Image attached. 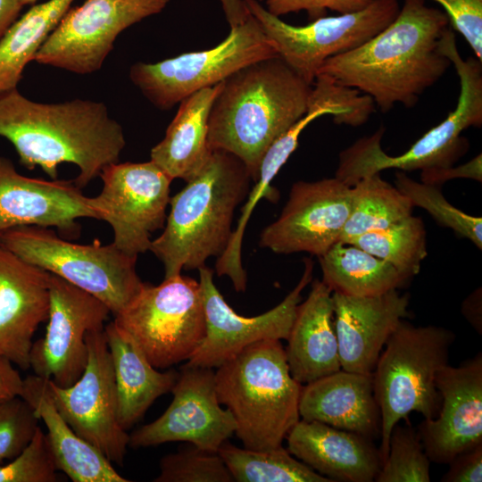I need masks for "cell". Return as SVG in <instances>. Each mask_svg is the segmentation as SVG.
<instances>
[{
    "mask_svg": "<svg viewBox=\"0 0 482 482\" xmlns=\"http://www.w3.org/2000/svg\"><path fill=\"white\" fill-rule=\"evenodd\" d=\"M445 12L425 0H404L395 20L357 48L325 61L317 75L371 97L382 112L396 104L413 107L452 65L441 40Z\"/></svg>",
    "mask_w": 482,
    "mask_h": 482,
    "instance_id": "cell-1",
    "label": "cell"
},
{
    "mask_svg": "<svg viewBox=\"0 0 482 482\" xmlns=\"http://www.w3.org/2000/svg\"><path fill=\"white\" fill-rule=\"evenodd\" d=\"M0 137L12 143L21 165L39 166L52 179L58 165L75 164L79 172L74 182L80 188L119 162L126 145L121 126L104 103H39L18 88L0 94Z\"/></svg>",
    "mask_w": 482,
    "mask_h": 482,
    "instance_id": "cell-2",
    "label": "cell"
},
{
    "mask_svg": "<svg viewBox=\"0 0 482 482\" xmlns=\"http://www.w3.org/2000/svg\"><path fill=\"white\" fill-rule=\"evenodd\" d=\"M312 87L278 55L237 71L211 107L210 148L236 155L255 181L269 147L306 114Z\"/></svg>",
    "mask_w": 482,
    "mask_h": 482,
    "instance_id": "cell-3",
    "label": "cell"
},
{
    "mask_svg": "<svg viewBox=\"0 0 482 482\" xmlns=\"http://www.w3.org/2000/svg\"><path fill=\"white\" fill-rule=\"evenodd\" d=\"M252 177L236 155L212 150L204 168L170 197L162 233L150 251L163 263L164 278L199 270L220 257L232 236L235 210L247 196Z\"/></svg>",
    "mask_w": 482,
    "mask_h": 482,
    "instance_id": "cell-4",
    "label": "cell"
},
{
    "mask_svg": "<svg viewBox=\"0 0 482 482\" xmlns=\"http://www.w3.org/2000/svg\"><path fill=\"white\" fill-rule=\"evenodd\" d=\"M216 369L219 402L232 413L244 447L282 445L300 420L303 385L291 376L280 340L255 342Z\"/></svg>",
    "mask_w": 482,
    "mask_h": 482,
    "instance_id": "cell-5",
    "label": "cell"
},
{
    "mask_svg": "<svg viewBox=\"0 0 482 482\" xmlns=\"http://www.w3.org/2000/svg\"><path fill=\"white\" fill-rule=\"evenodd\" d=\"M441 49L460 79L461 92L455 109L396 156L388 155L381 147L384 128L356 140L340 153L337 179L352 187L362 178L384 170L411 171L449 167L466 153L468 142L461 132L482 125V62L476 57L462 59L452 28L443 35Z\"/></svg>",
    "mask_w": 482,
    "mask_h": 482,
    "instance_id": "cell-6",
    "label": "cell"
},
{
    "mask_svg": "<svg viewBox=\"0 0 482 482\" xmlns=\"http://www.w3.org/2000/svg\"><path fill=\"white\" fill-rule=\"evenodd\" d=\"M454 339L455 335L443 327H416L403 319L386 342L372 372L383 461L395 424L412 411L427 420L438 415L441 396L436 377L448 364Z\"/></svg>",
    "mask_w": 482,
    "mask_h": 482,
    "instance_id": "cell-7",
    "label": "cell"
},
{
    "mask_svg": "<svg viewBox=\"0 0 482 482\" xmlns=\"http://www.w3.org/2000/svg\"><path fill=\"white\" fill-rule=\"evenodd\" d=\"M220 2L230 32L219 45L130 67L132 83L158 109H171L189 95L224 81L251 63L278 56L244 0Z\"/></svg>",
    "mask_w": 482,
    "mask_h": 482,
    "instance_id": "cell-8",
    "label": "cell"
},
{
    "mask_svg": "<svg viewBox=\"0 0 482 482\" xmlns=\"http://www.w3.org/2000/svg\"><path fill=\"white\" fill-rule=\"evenodd\" d=\"M0 246L57 275L101 300L115 316L136 296L144 282L136 256L112 243H71L48 228L25 225L0 232Z\"/></svg>",
    "mask_w": 482,
    "mask_h": 482,
    "instance_id": "cell-9",
    "label": "cell"
},
{
    "mask_svg": "<svg viewBox=\"0 0 482 482\" xmlns=\"http://www.w3.org/2000/svg\"><path fill=\"white\" fill-rule=\"evenodd\" d=\"M113 322L156 369L187 361L205 336L199 281L181 274L154 286L143 283Z\"/></svg>",
    "mask_w": 482,
    "mask_h": 482,
    "instance_id": "cell-10",
    "label": "cell"
},
{
    "mask_svg": "<svg viewBox=\"0 0 482 482\" xmlns=\"http://www.w3.org/2000/svg\"><path fill=\"white\" fill-rule=\"evenodd\" d=\"M278 55L312 85L326 60L359 47L386 28L400 11L398 0H371L364 8L294 26L270 14L257 0H244Z\"/></svg>",
    "mask_w": 482,
    "mask_h": 482,
    "instance_id": "cell-11",
    "label": "cell"
},
{
    "mask_svg": "<svg viewBox=\"0 0 482 482\" xmlns=\"http://www.w3.org/2000/svg\"><path fill=\"white\" fill-rule=\"evenodd\" d=\"M99 177L102 191L88 197V204L96 220L112 227V244L137 257L150 249L152 233L164 227L173 179L151 160L113 162L105 166Z\"/></svg>",
    "mask_w": 482,
    "mask_h": 482,
    "instance_id": "cell-12",
    "label": "cell"
},
{
    "mask_svg": "<svg viewBox=\"0 0 482 482\" xmlns=\"http://www.w3.org/2000/svg\"><path fill=\"white\" fill-rule=\"evenodd\" d=\"M170 0H85L70 8L35 55L39 64L86 75L101 69L117 37Z\"/></svg>",
    "mask_w": 482,
    "mask_h": 482,
    "instance_id": "cell-13",
    "label": "cell"
},
{
    "mask_svg": "<svg viewBox=\"0 0 482 482\" xmlns=\"http://www.w3.org/2000/svg\"><path fill=\"white\" fill-rule=\"evenodd\" d=\"M86 342L87 361L80 378L66 387L46 379L47 391L60 414L80 437L112 463L122 465L129 435L118 420L113 367L104 328L88 332Z\"/></svg>",
    "mask_w": 482,
    "mask_h": 482,
    "instance_id": "cell-14",
    "label": "cell"
},
{
    "mask_svg": "<svg viewBox=\"0 0 482 482\" xmlns=\"http://www.w3.org/2000/svg\"><path fill=\"white\" fill-rule=\"evenodd\" d=\"M49 300L46 331L33 342L29 368L34 375L66 387L85 370L87 334L103 329L111 311L93 295L51 272Z\"/></svg>",
    "mask_w": 482,
    "mask_h": 482,
    "instance_id": "cell-15",
    "label": "cell"
},
{
    "mask_svg": "<svg viewBox=\"0 0 482 482\" xmlns=\"http://www.w3.org/2000/svg\"><path fill=\"white\" fill-rule=\"evenodd\" d=\"M199 284L205 315V336L187 361V366L218 368L248 345L266 339H286L294 322L302 291L312 282L313 262L304 259L303 273L289 294L270 311L254 317L238 315L213 282V271L199 270Z\"/></svg>",
    "mask_w": 482,
    "mask_h": 482,
    "instance_id": "cell-16",
    "label": "cell"
},
{
    "mask_svg": "<svg viewBox=\"0 0 482 482\" xmlns=\"http://www.w3.org/2000/svg\"><path fill=\"white\" fill-rule=\"evenodd\" d=\"M170 392L173 399L166 411L129 435V446L184 442L218 452L235 435L236 420L220 406L212 368L184 365Z\"/></svg>",
    "mask_w": 482,
    "mask_h": 482,
    "instance_id": "cell-17",
    "label": "cell"
},
{
    "mask_svg": "<svg viewBox=\"0 0 482 482\" xmlns=\"http://www.w3.org/2000/svg\"><path fill=\"white\" fill-rule=\"evenodd\" d=\"M352 195V187L336 177L294 183L279 217L262 231L260 245L276 253L323 255L340 241Z\"/></svg>",
    "mask_w": 482,
    "mask_h": 482,
    "instance_id": "cell-18",
    "label": "cell"
},
{
    "mask_svg": "<svg viewBox=\"0 0 482 482\" xmlns=\"http://www.w3.org/2000/svg\"><path fill=\"white\" fill-rule=\"evenodd\" d=\"M441 396L438 415L424 419L418 434L429 461L448 464L458 454L482 445V354L458 367L446 364L436 374Z\"/></svg>",
    "mask_w": 482,
    "mask_h": 482,
    "instance_id": "cell-19",
    "label": "cell"
},
{
    "mask_svg": "<svg viewBox=\"0 0 482 482\" xmlns=\"http://www.w3.org/2000/svg\"><path fill=\"white\" fill-rule=\"evenodd\" d=\"M80 218L96 219V214L74 180L24 176L0 155V232L35 225L75 234Z\"/></svg>",
    "mask_w": 482,
    "mask_h": 482,
    "instance_id": "cell-20",
    "label": "cell"
},
{
    "mask_svg": "<svg viewBox=\"0 0 482 482\" xmlns=\"http://www.w3.org/2000/svg\"><path fill=\"white\" fill-rule=\"evenodd\" d=\"M50 272L0 246V354L29 369L32 338L49 314Z\"/></svg>",
    "mask_w": 482,
    "mask_h": 482,
    "instance_id": "cell-21",
    "label": "cell"
},
{
    "mask_svg": "<svg viewBox=\"0 0 482 482\" xmlns=\"http://www.w3.org/2000/svg\"><path fill=\"white\" fill-rule=\"evenodd\" d=\"M341 369L372 374L380 353L402 320L410 296L397 289L369 296L332 293Z\"/></svg>",
    "mask_w": 482,
    "mask_h": 482,
    "instance_id": "cell-22",
    "label": "cell"
},
{
    "mask_svg": "<svg viewBox=\"0 0 482 482\" xmlns=\"http://www.w3.org/2000/svg\"><path fill=\"white\" fill-rule=\"evenodd\" d=\"M286 439L291 454L331 482H372L383 463L373 440L318 421L300 419Z\"/></svg>",
    "mask_w": 482,
    "mask_h": 482,
    "instance_id": "cell-23",
    "label": "cell"
},
{
    "mask_svg": "<svg viewBox=\"0 0 482 482\" xmlns=\"http://www.w3.org/2000/svg\"><path fill=\"white\" fill-rule=\"evenodd\" d=\"M300 419L318 421L374 440L380 437V411L372 374L339 370L302 386Z\"/></svg>",
    "mask_w": 482,
    "mask_h": 482,
    "instance_id": "cell-24",
    "label": "cell"
},
{
    "mask_svg": "<svg viewBox=\"0 0 482 482\" xmlns=\"http://www.w3.org/2000/svg\"><path fill=\"white\" fill-rule=\"evenodd\" d=\"M285 349L289 371L302 385L341 370L331 289L314 279L296 308Z\"/></svg>",
    "mask_w": 482,
    "mask_h": 482,
    "instance_id": "cell-25",
    "label": "cell"
},
{
    "mask_svg": "<svg viewBox=\"0 0 482 482\" xmlns=\"http://www.w3.org/2000/svg\"><path fill=\"white\" fill-rule=\"evenodd\" d=\"M22 397L47 429L46 440L58 470L73 482H128L94 445L80 437L54 404L46 380L36 375L23 379Z\"/></svg>",
    "mask_w": 482,
    "mask_h": 482,
    "instance_id": "cell-26",
    "label": "cell"
},
{
    "mask_svg": "<svg viewBox=\"0 0 482 482\" xmlns=\"http://www.w3.org/2000/svg\"><path fill=\"white\" fill-rule=\"evenodd\" d=\"M104 331L113 367L118 420L127 431L158 397L171 391L179 371H158L134 340L113 321L104 326Z\"/></svg>",
    "mask_w": 482,
    "mask_h": 482,
    "instance_id": "cell-27",
    "label": "cell"
},
{
    "mask_svg": "<svg viewBox=\"0 0 482 482\" xmlns=\"http://www.w3.org/2000/svg\"><path fill=\"white\" fill-rule=\"evenodd\" d=\"M222 85L223 81L184 98L165 137L152 148L151 161L172 179L189 181L209 160L212 154L208 144L209 115Z\"/></svg>",
    "mask_w": 482,
    "mask_h": 482,
    "instance_id": "cell-28",
    "label": "cell"
},
{
    "mask_svg": "<svg viewBox=\"0 0 482 482\" xmlns=\"http://www.w3.org/2000/svg\"><path fill=\"white\" fill-rule=\"evenodd\" d=\"M332 109L326 106H314L308 109L306 114L278 137L265 153L260 166L256 184L248 195L247 202L242 208V214L228 246L217 259L216 272L219 276H228L237 292L246 288V273L242 265L241 250L245 229L253 210L262 197L271 201L278 200V191L270 186L273 178L286 163L298 145L302 131L314 120L325 114H332Z\"/></svg>",
    "mask_w": 482,
    "mask_h": 482,
    "instance_id": "cell-29",
    "label": "cell"
},
{
    "mask_svg": "<svg viewBox=\"0 0 482 482\" xmlns=\"http://www.w3.org/2000/svg\"><path fill=\"white\" fill-rule=\"evenodd\" d=\"M318 258L322 281L332 293L377 295L398 289L408 280L390 263L341 241Z\"/></svg>",
    "mask_w": 482,
    "mask_h": 482,
    "instance_id": "cell-30",
    "label": "cell"
},
{
    "mask_svg": "<svg viewBox=\"0 0 482 482\" xmlns=\"http://www.w3.org/2000/svg\"><path fill=\"white\" fill-rule=\"evenodd\" d=\"M75 0L33 4L0 38V94L17 88L27 64Z\"/></svg>",
    "mask_w": 482,
    "mask_h": 482,
    "instance_id": "cell-31",
    "label": "cell"
},
{
    "mask_svg": "<svg viewBox=\"0 0 482 482\" xmlns=\"http://www.w3.org/2000/svg\"><path fill=\"white\" fill-rule=\"evenodd\" d=\"M352 209L340 241L386 229L412 214L410 199L380 173L362 178L352 186Z\"/></svg>",
    "mask_w": 482,
    "mask_h": 482,
    "instance_id": "cell-32",
    "label": "cell"
},
{
    "mask_svg": "<svg viewBox=\"0 0 482 482\" xmlns=\"http://www.w3.org/2000/svg\"><path fill=\"white\" fill-rule=\"evenodd\" d=\"M234 481L331 482L295 458L282 445L267 450L240 448L229 441L219 448Z\"/></svg>",
    "mask_w": 482,
    "mask_h": 482,
    "instance_id": "cell-33",
    "label": "cell"
},
{
    "mask_svg": "<svg viewBox=\"0 0 482 482\" xmlns=\"http://www.w3.org/2000/svg\"><path fill=\"white\" fill-rule=\"evenodd\" d=\"M343 243L360 247L390 263L406 279L420 272L428 255L423 220L412 214L386 229L367 232Z\"/></svg>",
    "mask_w": 482,
    "mask_h": 482,
    "instance_id": "cell-34",
    "label": "cell"
},
{
    "mask_svg": "<svg viewBox=\"0 0 482 482\" xmlns=\"http://www.w3.org/2000/svg\"><path fill=\"white\" fill-rule=\"evenodd\" d=\"M395 186L410 199L413 207L424 209L438 224L453 229L482 249L481 217L461 211L445 199L439 187L418 182L409 178L405 171L395 172Z\"/></svg>",
    "mask_w": 482,
    "mask_h": 482,
    "instance_id": "cell-35",
    "label": "cell"
},
{
    "mask_svg": "<svg viewBox=\"0 0 482 482\" xmlns=\"http://www.w3.org/2000/svg\"><path fill=\"white\" fill-rule=\"evenodd\" d=\"M408 420V419H407ZM430 461L418 431L406 421L393 428L388 453L375 478L377 482H429Z\"/></svg>",
    "mask_w": 482,
    "mask_h": 482,
    "instance_id": "cell-36",
    "label": "cell"
},
{
    "mask_svg": "<svg viewBox=\"0 0 482 482\" xmlns=\"http://www.w3.org/2000/svg\"><path fill=\"white\" fill-rule=\"evenodd\" d=\"M154 482H231L229 469L218 452L192 444L161 459L160 473Z\"/></svg>",
    "mask_w": 482,
    "mask_h": 482,
    "instance_id": "cell-37",
    "label": "cell"
},
{
    "mask_svg": "<svg viewBox=\"0 0 482 482\" xmlns=\"http://www.w3.org/2000/svg\"><path fill=\"white\" fill-rule=\"evenodd\" d=\"M57 471L46 434L38 426L28 445L9 463L0 465V482H55Z\"/></svg>",
    "mask_w": 482,
    "mask_h": 482,
    "instance_id": "cell-38",
    "label": "cell"
},
{
    "mask_svg": "<svg viewBox=\"0 0 482 482\" xmlns=\"http://www.w3.org/2000/svg\"><path fill=\"white\" fill-rule=\"evenodd\" d=\"M38 421L33 408L21 396L0 403V464L28 445Z\"/></svg>",
    "mask_w": 482,
    "mask_h": 482,
    "instance_id": "cell-39",
    "label": "cell"
},
{
    "mask_svg": "<svg viewBox=\"0 0 482 482\" xmlns=\"http://www.w3.org/2000/svg\"><path fill=\"white\" fill-rule=\"evenodd\" d=\"M445 12L450 27L468 42L482 62V0H432Z\"/></svg>",
    "mask_w": 482,
    "mask_h": 482,
    "instance_id": "cell-40",
    "label": "cell"
},
{
    "mask_svg": "<svg viewBox=\"0 0 482 482\" xmlns=\"http://www.w3.org/2000/svg\"><path fill=\"white\" fill-rule=\"evenodd\" d=\"M272 15L279 17L304 11L310 19L324 17L328 10L339 14L364 8L371 0H257Z\"/></svg>",
    "mask_w": 482,
    "mask_h": 482,
    "instance_id": "cell-41",
    "label": "cell"
},
{
    "mask_svg": "<svg viewBox=\"0 0 482 482\" xmlns=\"http://www.w3.org/2000/svg\"><path fill=\"white\" fill-rule=\"evenodd\" d=\"M448 471L442 477L443 482H481L482 445L458 454L449 463Z\"/></svg>",
    "mask_w": 482,
    "mask_h": 482,
    "instance_id": "cell-42",
    "label": "cell"
},
{
    "mask_svg": "<svg viewBox=\"0 0 482 482\" xmlns=\"http://www.w3.org/2000/svg\"><path fill=\"white\" fill-rule=\"evenodd\" d=\"M454 179H469L482 181V155H476L468 162L453 167L428 169L420 172L421 182L440 187L448 180Z\"/></svg>",
    "mask_w": 482,
    "mask_h": 482,
    "instance_id": "cell-43",
    "label": "cell"
},
{
    "mask_svg": "<svg viewBox=\"0 0 482 482\" xmlns=\"http://www.w3.org/2000/svg\"><path fill=\"white\" fill-rule=\"evenodd\" d=\"M13 363L0 354V403L21 395L23 378Z\"/></svg>",
    "mask_w": 482,
    "mask_h": 482,
    "instance_id": "cell-44",
    "label": "cell"
},
{
    "mask_svg": "<svg viewBox=\"0 0 482 482\" xmlns=\"http://www.w3.org/2000/svg\"><path fill=\"white\" fill-rule=\"evenodd\" d=\"M462 313L475 329L481 334V290L473 292L462 304Z\"/></svg>",
    "mask_w": 482,
    "mask_h": 482,
    "instance_id": "cell-45",
    "label": "cell"
},
{
    "mask_svg": "<svg viewBox=\"0 0 482 482\" xmlns=\"http://www.w3.org/2000/svg\"><path fill=\"white\" fill-rule=\"evenodd\" d=\"M22 7L18 0H0V38L19 17Z\"/></svg>",
    "mask_w": 482,
    "mask_h": 482,
    "instance_id": "cell-46",
    "label": "cell"
},
{
    "mask_svg": "<svg viewBox=\"0 0 482 482\" xmlns=\"http://www.w3.org/2000/svg\"><path fill=\"white\" fill-rule=\"evenodd\" d=\"M37 0H18V2L22 5L27 4H35Z\"/></svg>",
    "mask_w": 482,
    "mask_h": 482,
    "instance_id": "cell-47",
    "label": "cell"
}]
</instances>
